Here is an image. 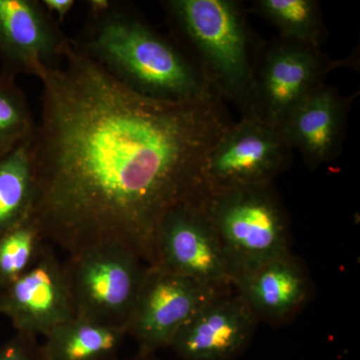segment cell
<instances>
[{"label": "cell", "mask_w": 360, "mask_h": 360, "mask_svg": "<svg viewBox=\"0 0 360 360\" xmlns=\"http://www.w3.org/2000/svg\"><path fill=\"white\" fill-rule=\"evenodd\" d=\"M37 78L32 215L45 239L70 257L115 243L155 266L161 222L202 191L203 161L233 122L224 101L142 96L72 39L63 63Z\"/></svg>", "instance_id": "cell-1"}, {"label": "cell", "mask_w": 360, "mask_h": 360, "mask_svg": "<svg viewBox=\"0 0 360 360\" xmlns=\"http://www.w3.org/2000/svg\"><path fill=\"white\" fill-rule=\"evenodd\" d=\"M89 15L73 41L125 86L161 101L219 98L193 60L139 13L111 1Z\"/></svg>", "instance_id": "cell-2"}, {"label": "cell", "mask_w": 360, "mask_h": 360, "mask_svg": "<svg viewBox=\"0 0 360 360\" xmlns=\"http://www.w3.org/2000/svg\"><path fill=\"white\" fill-rule=\"evenodd\" d=\"M162 6L213 92L233 104L240 117H258L255 72L262 44L253 34L241 2L167 0Z\"/></svg>", "instance_id": "cell-3"}, {"label": "cell", "mask_w": 360, "mask_h": 360, "mask_svg": "<svg viewBox=\"0 0 360 360\" xmlns=\"http://www.w3.org/2000/svg\"><path fill=\"white\" fill-rule=\"evenodd\" d=\"M202 201L234 279L290 253L288 214L272 184L203 191Z\"/></svg>", "instance_id": "cell-4"}, {"label": "cell", "mask_w": 360, "mask_h": 360, "mask_svg": "<svg viewBox=\"0 0 360 360\" xmlns=\"http://www.w3.org/2000/svg\"><path fill=\"white\" fill-rule=\"evenodd\" d=\"M65 265L75 316L127 328L148 265L115 243L85 248Z\"/></svg>", "instance_id": "cell-5"}, {"label": "cell", "mask_w": 360, "mask_h": 360, "mask_svg": "<svg viewBox=\"0 0 360 360\" xmlns=\"http://www.w3.org/2000/svg\"><path fill=\"white\" fill-rule=\"evenodd\" d=\"M293 149L281 129L240 117L215 141L201 168L203 191L272 184L290 167Z\"/></svg>", "instance_id": "cell-6"}, {"label": "cell", "mask_w": 360, "mask_h": 360, "mask_svg": "<svg viewBox=\"0 0 360 360\" xmlns=\"http://www.w3.org/2000/svg\"><path fill=\"white\" fill-rule=\"evenodd\" d=\"M341 65L310 45L281 37L262 44L255 72L258 117L281 129L296 106L326 84L328 73Z\"/></svg>", "instance_id": "cell-7"}, {"label": "cell", "mask_w": 360, "mask_h": 360, "mask_svg": "<svg viewBox=\"0 0 360 360\" xmlns=\"http://www.w3.org/2000/svg\"><path fill=\"white\" fill-rule=\"evenodd\" d=\"M219 290L160 266H148L127 326V335L139 345V354H155L169 347L180 329Z\"/></svg>", "instance_id": "cell-8"}, {"label": "cell", "mask_w": 360, "mask_h": 360, "mask_svg": "<svg viewBox=\"0 0 360 360\" xmlns=\"http://www.w3.org/2000/svg\"><path fill=\"white\" fill-rule=\"evenodd\" d=\"M155 266L212 288L231 290V271L202 193L165 215L158 231Z\"/></svg>", "instance_id": "cell-9"}, {"label": "cell", "mask_w": 360, "mask_h": 360, "mask_svg": "<svg viewBox=\"0 0 360 360\" xmlns=\"http://www.w3.org/2000/svg\"><path fill=\"white\" fill-rule=\"evenodd\" d=\"M0 314L18 335L33 338L75 316L68 271L52 246L45 245L32 269L0 288Z\"/></svg>", "instance_id": "cell-10"}, {"label": "cell", "mask_w": 360, "mask_h": 360, "mask_svg": "<svg viewBox=\"0 0 360 360\" xmlns=\"http://www.w3.org/2000/svg\"><path fill=\"white\" fill-rule=\"evenodd\" d=\"M70 37L41 0H0L1 72L39 77L63 60Z\"/></svg>", "instance_id": "cell-11"}, {"label": "cell", "mask_w": 360, "mask_h": 360, "mask_svg": "<svg viewBox=\"0 0 360 360\" xmlns=\"http://www.w3.org/2000/svg\"><path fill=\"white\" fill-rule=\"evenodd\" d=\"M257 321L236 291H224L180 329L169 347L182 360H234L250 342Z\"/></svg>", "instance_id": "cell-12"}, {"label": "cell", "mask_w": 360, "mask_h": 360, "mask_svg": "<svg viewBox=\"0 0 360 360\" xmlns=\"http://www.w3.org/2000/svg\"><path fill=\"white\" fill-rule=\"evenodd\" d=\"M348 111V99L335 87L323 84L296 106L281 129L291 148L314 169L340 156Z\"/></svg>", "instance_id": "cell-13"}, {"label": "cell", "mask_w": 360, "mask_h": 360, "mask_svg": "<svg viewBox=\"0 0 360 360\" xmlns=\"http://www.w3.org/2000/svg\"><path fill=\"white\" fill-rule=\"evenodd\" d=\"M232 288L258 321L290 319L310 293L309 277L290 252L236 277Z\"/></svg>", "instance_id": "cell-14"}, {"label": "cell", "mask_w": 360, "mask_h": 360, "mask_svg": "<svg viewBox=\"0 0 360 360\" xmlns=\"http://www.w3.org/2000/svg\"><path fill=\"white\" fill-rule=\"evenodd\" d=\"M127 328L75 316L54 326L41 345L46 360H118Z\"/></svg>", "instance_id": "cell-15"}, {"label": "cell", "mask_w": 360, "mask_h": 360, "mask_svg": "<svg viewBox=\"0 0 360 360\" xmlns=\"http://www.w3.org/2000/svg\"><path fill=\"white\" fill-rule=\"evenodd\" d=\"M32 139L0 156V236L32 214L35 196Z\"/></svg>", "instance_id": "cell-16"}, {"label": "cell", "mask_w": 360, "mask_h": 360, "mask_svg": "<svg viewBox=\"0 0 360 360\" xmlns=\"http://www.w3.org/2000/svg\"><path fill=\"white\" fill-rule=\"evenodd\" d=\"M251 11L276 26L281 39L321 49L326 26L316 0H255Z\"/></svg>", "instance_id": "cell-17"}, {"label": "cell", "mask_w": 360, "mask_h": 360, "mask_svg": "<svg viewBox=\"0 0 360 360\" xmlns=\"http://www.w3.org/2000/svg\"><path fill=\"white\" fill-rule=\"evenodd\" d=\"M44 232L32 214L0 236V288L28 271L45 245Z\"/></svg>", "instance_id": "cell-18"}, {"label": "cell", "mask_w": 360, "mask_h": 360, "mask_svg": "<svg viewBox=\"0 0 360 360\" xmlns=\"http://www.w3.org/2000/svg\"><path fill=\"white\" fill-rule=\"evenodd\" d=\"M37 122L16 77L0 72V156L34 136Z\"/></svg>", "instance_id": "cell-19"}, {"label": "cell", "mask_w": 360, "mask_h": 360, "mask_svg": "<svg viewBox=\"0 0 360 360\" xmlns=\"http://www.w3.org/2000/svg\"><path fill=\"white\" fill-rule=\"evenodd\" d=\"M0 360H46L37 338L16 335L0 347Z\"/></svg>", "instance_id": "cell-20"}, {"label": "cell", "mask_w": 360, "mask_h": 360, "mask_svg": "<svg viewBox=\"0 0 360 360\" xmlns=\"http://www.w3.org/2000/svg\"><path fill=\"white\" fill-rule=\"evenodd\" d=\"M41 4L60 25L68 18L77 2L75 0H41Z\"/></svg>", "instance_id": "cell-21"}, {"label": "cell", "mask_w": 360, "mask_h": 360, "mask_svg": "<svg viewBox=\"0 0 360 360\" xmlns=\"http://www.w3.org/2000/svg\"><path fill=\"white\" fill-rule=\"evenodd\" d=\"M131 360H158L155 359V355L153 354H139L136 357H134V359Z\"/></svg>", "instance_id": "cell-22"}]
</instances>
